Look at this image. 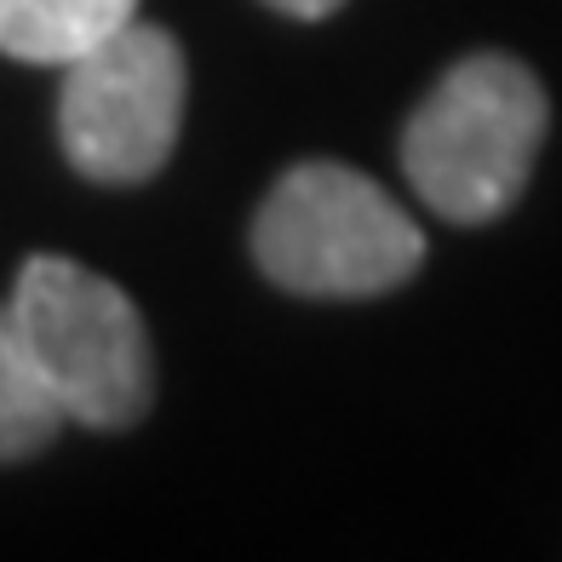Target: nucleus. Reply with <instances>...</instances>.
I'll list each match as a JSON object with an SVG mask.
<instances>
[{
	"mask_svg": "<svg viewBox=\"0 0 562 562\" xmlns=\"http://www.w3.org/2000/svg\"><path fill=\"white\" fill-rule=\"evenodd\" d=\"M546 87L505 53L459 58L402 126V172L448 224H494L522 201L546 144Z\"/></svg>",
	"mask_w": 562,
	"mask_h": 562,
	"instance_id": "f257e3e1",
	"label": "nucleus"
},
{
	"mask_svg": "<svg viewBox=\"0 0 562 562\" xmlns=\"http://www.w3.org/2000/svg\"><path fill=\"white\" fill-rule=\"evenodd\" d=\"M265 7L288 12V18H304V23H316V18H334L345 0H265Z\"/></svg>",
	"mask_w": 562,
	"mask_h": 562,
	"instance_id": "0eeeda50",
	"label": "nucleus"
},
{
	"mask_svg": "<svg viewBox=\"0 0 562 562\" xmlns=\"http://www.w3.org/2000/svg\"><path fill=\"white\" fill-rule=\"evenodd\" d=\"M133 18L138 0H0V53L64 69Z\"/></svg>",
	"mask_w": 562,
	"mask_h": 562,
	"instance_id": "39448f33",
	"label": "nucleus"
},
{
	"mask_svg": "<svg viewBox=\"0 0 562 562\" xmlns=\"http://www.w3.org/2000/svg\"><path fill=\"white\" fill-rule=\"evenodd\" d=\"M12 327L64 419L126 430L156 402V350L144 316L110 276L58 252L23 259L12 281Z\"/></svg>",
	"mask_w": 562,
	"mask_h": 562,
	"instance_id": "7ed1b4c3",
	"label": "nucleus"
},
{
	"mask_svg": "<svg viewBox=\"0 0 562 562\" xmlns=\"http://www.w3.org/2000/svg\"><path fill=\"white\" fill-rule=\"evenodd\" d=\"M252 259L281 293L379 299L419 276L425 229L368 172L345 161H299L259 201Z\"/></svg>",
	"mask_w": 562,
	"mask_h": 562,
	"instance_id": "f03ea898",
	"label": "nucleus"
},
{
	"mask_svg": "<svg viewBox=\"0 0 562 562\" xmlns=\"http://www.w3.org/2000/svg\"><path fill=\"white\" fill-rule=\"evenodd\" d=\"M184 46L161 23H121L115 35L64 64L58 144L92 184L156 178L184 126Z\"/></svg>",
	"mask_w": 562,
	"mask_h": 562,
	"instance_id": "20e7f679",
	"label": "nucleus"
},
{
	"mask_svg": "<svg viewBox=\"0 0 562 562\" xmlns=\"http://www.w3.org/2000/svg\"><path fill=\"white\" fill-rule=\"evenodd\" d=\"M58 425H64V407L41 385L30 350H23L12 327V311L0 304V465L41 453L58 437Z\"/></svg>",
	"mask_w": 562,
	"mask_h": 562,
	"instance_id": "423d86ee",
	"label": "nucleus"
}]
</instances>
